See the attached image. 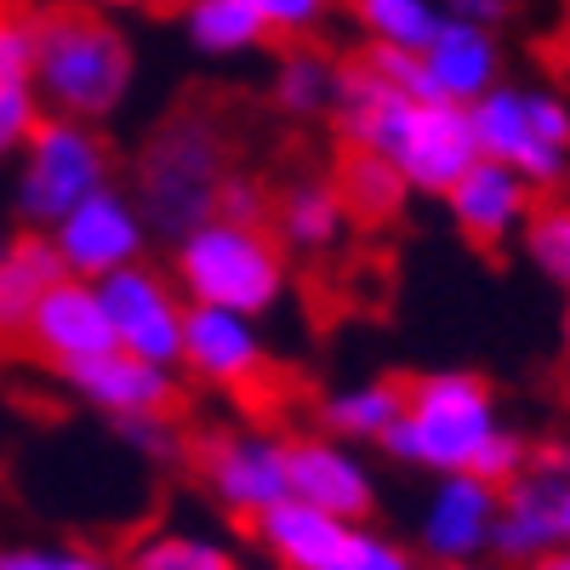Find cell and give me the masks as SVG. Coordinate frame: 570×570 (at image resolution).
Masks as SVG:
<instances>
[{
  "label": "cell",
  "mask_w": 570,
  "mask_h": 570,
  "mask_svg": "<svg viewBox=\"0 0 570 570\" xmlns=\"http://www.w3.org/2000/svg\"><path fill=\"white\" fill-rule=\"evenodd\" d=\"M343 149H371L383 155L411 195H445V188L480 160L473 142L468 109L456 104H434L416 91L383 80L376 69H365L360 58L343 63V86H337V109H331Z\"/></svg>",
  "instance_id": "obj_1"
},
{
  "label": "cell",
  "mask_w": 570,
  "mask_h": 570,
  "mask_svg": "<svg viewBox=\"0 0 570 570\" xmlns=\"http://www.w3.org/2000/svg\"><path fill=\"white\" fill-rule=\"evenodd\" d=\"M29 40H35V91L46 115L104 126L131 104L137 52L115 12H98L86 0H46L29 12Z\"/></svg>",
  "instance_id": "obj_2"
},
{
  "label": "cell",
  "mask_w": 570,
  "mask_h": 570,
  "mask_svg": "<svg viewBox=\"0 0 570 570\" xmlns=\"http://www.w3.org/2000/svg\"><path fill=\"white\" fill-rule=\"evenodd\" d=\"M228 131L212 109L183 104L149 126L131 155V200L160 240H183L188 228L217 217V188L228 177Z\"/></svg>",
  "instance_id": "obj_3"
},
{
  "label": "cell",
  "mask_w": 570,
  "mask_h": 570,
  "mask_svg": "<svg viewBox=\"0 0 570 570\" xmlns=\"http://www.w3.org/2000/svg\"><path fill=\"white\" fill-rule=\"evenodd\" d=\"M171 279L195 308L268 320L292 292V252L274 240L268 223L206 217L183 240H171Z\"/></svg>",
  "instance_id": "obj_4"
},
{
  "label": "cell",
  "mask_w": 570,
  "mask_h": 570,
  "mask_svg": "<svg viewBox=\"0 0 570 570\" xmlns=\"http://www.w3.org/2000/svg\"><path fill=\"white\" fill-rule=\"evenodd\" d=\"M497 434L502 411L480 371H422L405 383V405L383 451L440 480V473H473Z\"/></svg>",
  "instance_id": "obj_5"
},
{
  "label": "cell",
  "mask_w": 570,
  "mask_h": 570,
  "mask_svg": "<svg viewBox=\"0 0 570 570\" xmlns=\"http://www.w3.org/2000/svg\"><path fill=\"white\" fill-rule=\"evenodd\" d=\"M120 183L115 177V149L104 126H80V120H58L46 115L23 155H18V183H12V212L23 228L46 234L52 223H63L80 200H91L98 188Z\"/></svg>",
  "instance_id": "obj_6"
},
{
  "label": "cell",
  "mask_w": 570,
  "mask_h": 570,
  "mask_svg": "<svg viewBox=\"0 0 570 570\" xmlns=\"http://www.w3.org/2000/svg\"><path fill=\"white\" fill-rule=\"evenodd\" d=\"M480 155L519 171L531 188H553L570 171V104L553 86H513L497 80L468 109Z\"/></svg>",
  "instance_id": "obj_7"
},
{
  "label": "cell",
  "mask_w": 570,
  "mask_h": 570,
  "mask_svg": "<svg viewBox=\"0 0 570 570\" xmlns=\"http://www.w3.org/2000/svg\"><path fill=\"white\" fill-rule=\"evenodd\" d=\"M195 456V473L206 497L234 513V519H252L268 513L274 502L292 497V473H285V440L268 434V428H212L188 445Z\"/></svg>",
  "instance_id": "obj_8"
},
{
  "label": "cell",
  "mask_w": 570,
  "mask_h": 570,
  "mask_svg": "<svg viewBox=\"0 0 570 570\" xmlns=\"http://www.w3.org/2000/svg\"><path fill=\"white\" fill-rule=\"evenodd\" d=\"M46 240H52L63 274L98 285V279H109L115 268H131V263L149 257L155 234H149V223H142L131 188H126V183H109V188H98L91 200H80L63 223L46 228Z\"/></svg>",
  "instance_id": "obj_9"
},
{
  "label": "cell",
  "mask_w": 570,
  "mask_h": 570,
  "mask_svg": "<svg viewBox=\"0 0 570 570\" xmlns=\"http://www.w3.org/2000/svg\"><path fill=\"white\" fill-rule=\"evenodd\" d=\"M98 297H104L109 325H115V348H126L137 360H155V365H177L188 297L177 292L171 268H155L142 257V263L98 279Z\"/></svg>",
  "instance_id": "obj_10"
},
{
  "label": "cell",
  "mask_w": 570,
  "mask_h": 570,
  "mask_svg": "<svg viewBox=\"0 0 570 570\" xmlns=\"http://www.w3.org/2000/svg\"><path fill=\"white\" fill-rule=\"evenodd\" d=\"M177 371H188L195 383L223 389V394H252V389H263L268 371H274L263 320L228 314V308H195V303H188Z\"/></svg>",
  "instance_id": "obj_11"
},
{
  "label": "cell",
  "mask_w": 570,
  "mask_h": 570,
  "mask_svg": "<svg viewBox=\"0 0 570 570\" xmlns=\"http://www.w3.org/2000/svg\"><path fill=\"white\" fill-rule=\"evenodd\" d=\"M497 508H502V485L473 480V473H440L416 513V548L445 570H468L473 559L491 553Z\"/></svg>",
  "instance_id": "obj_12"
},
{
  "label": "cell",
  "mask_w": 570,
  "mask_h": 570,
  "mask_svg": "<svg viewBox=\"0 0 570 570\" xmlns=\"http://www.w3.org/2000/svg\"><path fill=\"white\" fill-rule=\"evenodd\" d=\"M23 348L35 360H46L58 376L80 360H98L115 348V325H109V308L98 297V285L91 279H75L63 274L58 285H46L29 325H23Z\"/></svg>",
  "instance_id": "obj_13"
},
{
  "label": "cell",
  "mask_w": 570,
  "mask_h": 570,
  "mask_svg": "<svg viewBox=\"0 0 570 570\" xmlns=\"http://www.w3.org/2000/svg\"><path fill=\"white\" fill-rule=\"evenodd\" d=\"M285 473H292V497L331 513V519H348V525H365L376 513V473L371 462L331 440V434H297L285 440Z\"/></svg>",
  "instance_id": "obj_14"
},
{
  "label": "cell",
  "mask_w": 570,
  "mask_h": 570,
  "mask_svg": "<svg viewBox=\"0 0 570 570\" xmlns=\"http://www.w3.org/2000/svg\"><path fill=\"white\" fill-rule=\"evenodd\" d=\"M63 383L80 405H91L109 422H126V416H171L177 400H183V383H177V365H155V360H137L126 348H109L98 360H80L63 371Z\"/></svg>",
  "instance_id": "obj_15"
},
{
  "label": "cell",
  "mask_w": 570,
  "mask_h": 570,
  "mask_svg": "<svg viewBox=\"0 0 570 570\" xmlns=\"http://www.w3.org/2000/svg\"><path fill=\"white\" fill-rule=\"evenodd\" d=\"M497 80H502L497 29L440 18V29L428 35V46L416 52V91H422V98H434V104L473 109Z\"/></svg>",
  "instance_id": "obj_16"
},
{
  "label": "cell",
  "mask_w": 570,
  "mask_h": 570,
  "mask_svg": "<svg viewBox=\"0 0 570 570\" xmlns=\"http://www.w3.org/2000/svg\"><path fill=\"white\" fill-rule=\"evenodd\" d=\"M440 200H445V212H451L462 240H473V246H508V240H519V228H525V217L537 206V188L519 171H508V166L480 155Z\"/></svg>",
  "instance_id": "obj_17"
},
{
  "label": "cell",
  "mask_w": 570,
  "mask_h": 570,
  "mask_svg": "<svg viewBox=\"0 0 570 570\" xmlns=\"http://www.w3.org/2000/svg\"><path fill=\"white\" fill-rule=\"evenodd\" d=\"M252 537H257V548L268 553L274 570H337L354 525L297 502V497H285V502H274L268 513L252 519Z\"/></svg>",
  "instance_id": "obj_18"
},
{
  "label": "cell",
  "mask_w": 570,
  "mask_h": 570,
  "mask_svg": "<svg viewBox=\"0 0 570 570\" xmlns=\"http://www.w3.org/2000/svg\"><path fill=\"white\" fill-rule=\"evenodd\" d=\"M268 228H274V240H279L285 252L325 257L354 223H348V212H343V200H337V188H331V177H292L285 188H274Z\"/></svg>",
  "instance_id": "obj_19"
},
{
  "label": "cell",
  "mask_w": 570,
  "mask_h": 570,
  "mask_svg": "<svg viewBox=\"0 0 570 570\" xmlns=\"http://www.w3.org/2000/svg\"><path fill=\"white\" fill-rule=\"evenodd\" d=\"M40 120H46V109H40V91H35L29 12L0 7V160H18Z\"/></svg>",
  "instance_id": "obj_20"
},
{
  "label": "cell",
  "mask_w": 570,
  "mask_h": 570,
  "mask_svg": "<svg viewBox=\"0 0 570 570\" xmlns=\"http://www.w3.org/2000/svg\"><path fill=\"white\" fill-rule=\"evenodd\" d=\"M548 548H559L553 537V480L537 468H525L513 485H502V508L491 525V559L531 570Z\"/></svg>",
  "instance_id": "obj_21"
},
{
  "label": "cell",
  "mask_w": 570,
  "mask_h": 570,
  "mask_svg": "<svg viewBox=\"0 0 570 570\" xmlns=\"http://www.w3.org/2000/svg\"><path fill=\"white\" fill-rule=\"evenodd\" d=\"M337 86H343V58H331L314 40H292L274 58L268 75V104L285 120H331L337 109Z\"/></svg>",
  "instance_id": "obj_22"
},
{
  "label": "cell",
  "mask_w": 570,
  "mask_h": 570,
  "mask_svg": "<svg viewBox=\"0 0 570 570\" xmlns=\"http://www.w3.org/2000/svg\"><path fill=\"white\" fill-rule=\"evenodd\" d=\"M63 279V263L46 234H12V246L0 252V343H23V325L40 303L46 285Z\"/></svg>",
  "instance_id": "obj_23"
},
{
  "label": "cell",
  "mask_w": 570,
  "mask_h": 570,
  "mask_svg": "<svg viewBox=\"0 0 570 570\" xmlns=\"http://www.w3.org/2000/svg\"><path fill=\"white\" fill-rule=\"evenodd\" d=\"M405 405V383H389V376H365V383H348L337 394L320 400V434L343 440V445H383L389 428L400 422Z\"/></svg>",
  "instance_id": "obj_24"
},
{
  "label": "cell",
  "mask_w": 570,
  "mask_h": 570,
  "mask_svg": "<svg viewBox=\"0 0 570 570\" xmlns=\"http://www.w3.org/2000/svg\"><path fill=\"white\" fill-rule=\"evenodd\" d=\"M331 188H337L348 223H365V228H389L411 206L405 177L371 149H343L337 166H331Z\"/></svg>",
  "instance_id": "obj_25"
},
{
  "label": "cell",
  "mask_w": 570,
  "mask_h": 570,
  "mask_svg": "<svg viewBox=\"0 0 570 570\" xmlns=\"http://www.w3.org/2000/svg\"><path fill=\"white\" fill-rule=\"evenodd\" d=\"M177 29L200 58H252L274 46L246 0H188V7H177Z\"/></svg>",
  "instance_id": "obj_26"
},
{
  "label": "cell",
  "mask_w": 570,
  "mask_h": 570,
  "mask_svg": "<svg viewBox=\"0 0 570 570\" xmlns=\"http://www.w3.org/2000/svg\"><path fill=\"white\" fill-rule=\"evenodd\" d=\"M348 12L365 46H389V52H422L440 29V0H348Z\"/></svg>",
  "instance_id": "obj_27"
},
{
  "label": "cell",
  "mask_w": 570,
  "mask_h": 570,
  "mask_svg": "<svg viewBox=\"0 0 570 570\" xmlns=\"http://www.w3.org/2000/svg\"><path fill=\"white\" fill-rule=\"evenodd\" d=\"M120 570H240L217 537H195V531H149L137 537Z\"/></svg>",
  "instance_id": "obj_28"
},
{
  "label": "cell",
  "mask_w": 570,
  "mask_h": 570,
  "mask_svg": "<svg viewBox=\"0 0 570 570\" xmlns=\"http://www.w3.org/2000/svg\"><path fill=\"white\" fill-rule=\"evenodd\" d=\"M519 240H525V257L570 292V200H537L525 228H519Z\"/></svg>",
  "instance_id": "obj_29"
},
{
  "label": "cell",
  "mask_w": 570,
  "mask_h": 570,
  "mask_svg": "<svg viewBox=\"0 0 570 570\" xmlns=\"http://www.w3.org/2000/svg\"><path fill=\"white\" fill-rule=\"evenodd\" d=\"M246 7L263 18V29H268V40H314L325 23H331V12H337V0H246Z\"/></svg>",
  "instance_id": "obj_30"
},
{
  "label": "cell",
  "mask_w": 570,
  "mask_h": 570,
  "mask_svg": "<svg viewBox=\"0 0 570 570\" xmlns=\"http://www.w3.org/2000/svg\"><path fill=\"white\" fill-rule=\"evenodd\" d=\"M0 570H120V564L75 542H12L0 548Z\"/></svg>",
  "instance_id": "obj_31"
},
{
  "label": "cell",
  "mask_w": 570,
  "mask_h": 570,
  "mask_svg": "<svg viewBox=\"0 0 570 570\" xmlns=\"http://www.w3.org/2000/svg\"><path fill=\"white\" fill-rule=\"evenodd\" d=\"M115 440L131 445L137 456H149V462H183L188 456V434H183L177 411L171 416H126V422H115Z\"/></svg>",
  "instance_id": "obj_32"
},
{
  "label": "cell",
  "mask_w": 570,
  "mask_h": 570,
  "mask_svg": "<svg viewBox=\"0 0 570 570\" xmlns=\"http://www.w3.org/2000/svg\"><path fill=\"white\" fill-rule=\"evenodd\" d=\"M337 570H422V559H416L405 542L383 537V531H365V525H354L348 553H343V564H337Z\"/></svg>",
  "instance_id": "obj_33"
},
{
  "label": "cell",
  "mask_w": 570,
  "mask_h": 570,
  "mask_svg": "<svg viewBox=\"0 0 570 570\" xmlns=\"http://www.w3.org/2000/svg\"><path fill=\"white\" fill-rule=\"evenodd\" d=\"M268 188L257 183V177H246V171H234L228 166V177H223V188H217V217H228V223H268Z\"/></svg>",
  "instance_id": "obj_34"
},
{
  "label": "cell",
  "mask_w": 570,
  "mask_h": 570,
  "mask_svg": "<svg viewBox=\"0 0 570 570\" xmlns=\"http://www.w3.org/2000/svg\"><path fill=\"white\" fill-rule=\"evenodd\" d=\"M531 468L553 480V537H559V548H570V445L531 451Z\"/></svg>",
  "instance_id": "obj_35"
},
{
  "label": "cell",
  "mask_w": 570,
  "mask_h": 570,
  "mask_svg": "<svg viewBox=\"0 0 570 570\" xmlns=\"http://www.w3.org/2000/svg\"><path fill=\"white\" fill-rule=\"evenodd\" d=\"M513 12V0H440V18L451 23H480V29H502Z\"/></svg>",
  "instance_id": "obj_36"
},
{
  "label": "cell",
  "mask_w": 570,
  "mask_h": 570,
  "mask_svg": "<svg viewBox=\"0 0 570 570\" xmlns=\"http://www.w3.org/2000/svg\"><path fill=\"white\" fill-rule=\"evenodd\" d=\"M86 7H98V12H142V7H155V0H86Z\"/></svg>",
  "instance_id": "obj_37"
},
{
  "label": "cell",
  "mask_w": 570,
  "mask_h": 570,
  "mask_svg": "<svg viewBox=\"0 0 570 570\" xmlns=\"http://www.w3.org/2000/svg\"><path fill=\"white\" fill-rule=\"evenodd\" d=\"M531 570H570V548H548Z\"/></svg>",
  "instance_id": "obj_38"
},
{
  "label": "cell",
  "mask_w": 570,
  "mask_h": 570,
  "mask_svg": "<svg viewBox=\"0 0 570 570\" xmlns=\"http://www.w3.org/2000/svg\"><path fill=\"white\" fill-rule=\"evenodd\" d=\"M559 331H564V360H570V297H564V320H559Z\"/></svg>",
  "instance_id": "obj_39"
},
{
  "label": "cell",
  "mask_w": 570,
  "mask_h": 570,
  "mask_svg": "<svg viewBox=\"0 0 570 570\" xmlns=\"http://www.w3.org/2000/svg\"><path fill=\"white\" fill-rule=\"evenodd\" d=\"M7 246H12V228H7V223H0V252H7Z\"/></svg>",
  "instance_id": "obj_40"
},
{
  "label": "cell",
  "mask_w": 570,
  "mask_h": 570,
  "mask_svg": "<svg viewBox=\"0 0 570 570\" xmlns=\"http://www.w3.org/2000/svg\"><path fill=\"white\" fill-rule=\"evenodd\" d=\"M166 7H188V0H166Z\"/></svg>",
  "instance_id": "obj_41"
},
{
  "label": "cell",
  "mask_w": 570,
  "mask_h": 570,
  "mask_svg": "<svg viewBox=\"0 0 570 570\" xmlns=\"http://www.w3.org/2000/svg\"><path fill=\"white\" fill-rule=\"evenodd\" d=\"M240 570H252V564H240ZM263 570H274V564H263Z\"/></svg>",
  "instance_id": "obj_42"
}]
</instances>
